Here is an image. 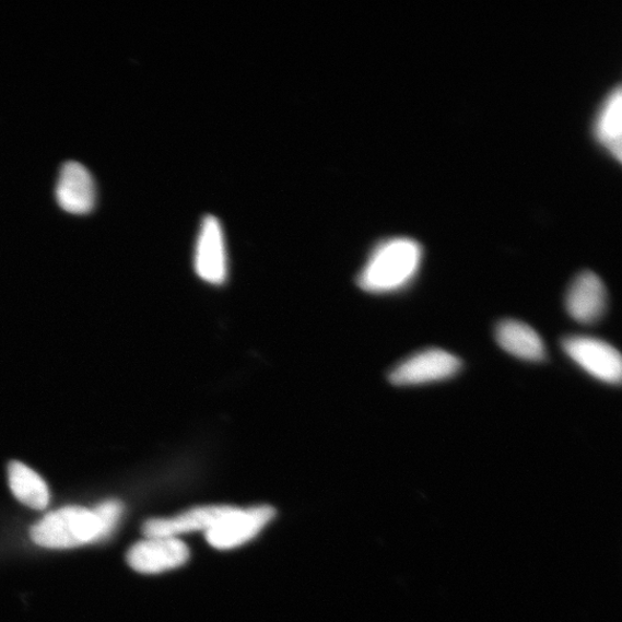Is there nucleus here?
I'll use <instances>...</instances> for the list:
<instances>
[{
	"label": "nucleus",
	"mask_w": 622,
	"mask_h": 622,
	"mask_svg": "<svg viewBox=\"0 0 622 622\" xmlns=\"http://www.w3.org/2000/svg\"><path fill=\"white\" fill-rule=\"evenodd\" d=\"M423 259L422 246L414 239L392 238L382 243L357 277L359 286L369 293H390L409 285Z\"/></svg>",
	"instance_id": "nucleus-1"
},
{
	"label": "nucleus",
	"mask_w": 622,
	"mask_h": 622,
	"mask_svg": "<svg viewBox=\"0 0 622 622\" xmlns=\"http://www.w3.org/2000/svg\"><path fill=\"white\" fill-rule=\"evenodd\" d=\"M33 541L48 549H72L97 542L98 524L93 509L69 506L48 514L33 526Z\"/></svg>",
	"instance_id": "nucleus-2"
},
{
	"label": "nucleus",
	"mask_w": 622,
	"mask_h": 622,
	"mask_svg": "<svg viewBox=\"0 0 622 622\" xmlns=\"http://www.w3.org/2000/svg\"><path fill=\"white\" fill-rule=\"evenodd\" d=\"M562 347L592 377L609 384H620L621 355L608 342L586 336H568L563 339Z\"/></svg>",
	"instance_id": "nucleus-3"
},
{
	"label": "nucleus",
	"mask_w": 622,
	"mask_h": 622,
	"mask_svg": "<svg viewBox=\"0 0 622 622\" xmlns=\"http://www.w3.org/2000/svg\"><path fill=\"white\" fill-rule=\"evenodd\" d=\"M273 518L274 509L270 506L233 507L227 516L207 531V541L219 550L240 547L253 540Z\"/></svg>",
	"instance_id": "nucleus-4"
},
{
	"label": "nucleus",
	"mask_w": 622,
	"mask_h": 622,
	"mask_svg": "<svg viewBox=\"0 0 622 622\" xmlns=\"http://www.w3.org/2000/svg\"><path fill=\"white\" fill-rule=\"evenodd\" d=\"M461 361L446 351L429 349L407 357L390 373L394 385L410 386L435 383L457 375Z\"/></svg>",
	"instance_id": "nucleus-5"
},
{
	"label": "nucleus",
	"mask_w": 622,
	"mask_h": 622,
	"mask_svg": "<svg viewBox=\"0 0 622 622\" xmlns=\"http://www.w3.org/2000/svg\"><path fill=\"white\" fill-rule=\"evenodd\" d=\"M189 550L177 538H146L127 552V564L142 574L175 570L188 561Z\"/></svg>",
	"instance_id": "nucleus-6"
},
{
	"label": "nucleus",
	"mask_w": 622,
	"mask_h": 622,
	"mask_svg": "<svg viewBox=\"0 0 622 622\" xmlns=\"http://www.w3.org/2000/svg\"><path fill=\"white\" fill-rule=\"evenodd\" d=\"M195 266L198 275L212 285H222L227 277V255L224 233L218 219L203 220L196 248Z\"/></svg>",
	"instance_id": "nucleus-7"
},
{
	"label": "nucleus",
	"mask_w": 622,
	"mask_h": 622,
	"mask_svg": "<svg viewBox=\"0 0 622 622\" xmlns=\"http://www.w3.org/2000/svg\"><path fill=\"white\" fill-rule=\"evenodd\" d=\"M608 306V293L600 278L584 271L577 274L566 295V309L582 325H594L603 317Z\"/></svg>",
	"instance_id": "nucleus-8"
},
{
	"label": "nucleus",
	"mask_w": 622,
	"mask_h": 622,
	"mask_svg": "<svg viewBox=\"0 0 622 622\" xmlns=\"http://www.w3.org/2000/svg\"><path fill=\"white\" fill-rule=\"evenodd\" d=\"M56 198L59 207L67 212L85 214L93 211L96 203L94 179L87 168L78 162L62 165Z\"/></svg>",
	"instance_id": "nucleus-9"
},
{
	"label": "nucleus",
	"mask_w": 622,
	"mask_h": 622,
	"mask_svg": "<svg viewBox=\"0 0 622 622\" xmlns=\"http://www.w3.org/2000/svg\"><path fill=\"white\" fill-rule=\"evenodd\" d=\"M233 509L232 506H203L169 519H152L143 525L145 538H177L178 535L208 531Z\"/></svg>",
	"instance_id": "nucleus-10"
},
{
	"label": "nucleus",
	"mask_w": 622,
	"mask_h": 622,
	"mask_svg": "<svg viewBox=\"0 0 622 622\" xmlns=\"http://www.w3.org/2000/svg\"><path fill=\"white\" fill-rule=\"evenodd\" d=\"M594 136L611 157L621 161L622 93L620 85H617L600 104L594 121Z\"/></svg>",
	"instance_id": "nucleus-11"
},
{
	"label": "nucleus",
	"mask_w": 622,
	"mask_h": 622,
	"mask_svg": "<svg viewBox=\"0 0 622 622\" xmlns=\"http://www.w3.org/2000/svg\"><path fill=\"white\" fill-rule=\"evenodd\" d=\"M500 347L518 359L540 362L547 356L542 338L532 328L516 319H505L496 328Z\"/></svg>",
	"instance_id": "nucleus-12"
},
{
	"label": "nucleus",
	"mask_w": 622,
	"mask_h": 622,
	"mask_svg": "<svg viewBox=\"0 0 622 622\" xmlns=\"http://www.w3.org/2000/svg\"><path fill=\"white\" fill-rule=\"evenodd\" d=\"M8 476L10 488L19 502L34 509H43L49 505V488L35 470L25 463L12 461Z\"/></svg>",
	"instance_id": "nucleus-13"
},
{
	"label": "nucleus",
	"mask_w": 622,
	"mask_h": 622,
	"mask_svg": "<svg viewBox=\"0 0 622 622\" xmlns=\"http://www.w3.org/2000/svg\"><path fill=\"white\" fill-rule=\"evenodd\" d=\"M122 509L118 501L104 502L93 509L98 524L97 541L109 538L121 518Z\"/></svg>",
	"instance_id": "nucleus-14"
}]
</instances>
